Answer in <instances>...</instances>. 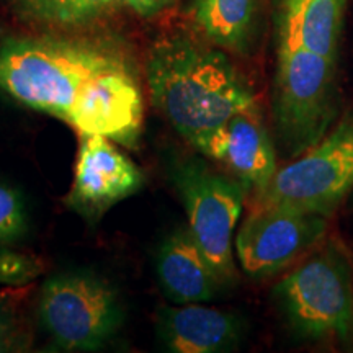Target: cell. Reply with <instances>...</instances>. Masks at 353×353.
Wrapping results in <instances>:
<instances>
[{
	"instance_id": "6da1fadb",
	"label": "cell",
	"mask_w": 353,
	"mask_h": 353,
	"mask_svg": "<svg viewBox=\"0 0 353 353\" xmlns=\"http://www.w3.org/2000/svg\"><path fill=\"white\" fill-rule=\"evenodd\" d=\"M0 88L82 134L134 144L143 95L125 57L85 41L19 38L0 44Z\"/></svg>"
},
{
	"instance_id": "7a4b0ae2",
	"label": "cell",
	"mask_w": 353,
	"mask_h": 353,
	"mask_svg": "<svg viewBox=\"0 0 353 353\" xmlns=\"http://www.w3.org/2000/svg\"><path fill=\"white\" fill-rule=\"evenodd\" d=\"M145 77L154 107L193 145L255 107L252 90L228 57L182 33L152 44Z\"/></svg>"
},
{
	"instance_id": "3957f363",
	"label": "cell",
	"mask_w": 353,
	"mask_h": 353,
	"mask_svg": "<svg viewBox=\"0 0 353 353\" xmlns=\"http://www.w3.org/2000/svg\"><path fill=\"white\" fill-rule=\"evenodd\" d=\"M273 114L285 154L294 159L319 143L339 114L335 59L294 46H280Z\"/></svg>"
},
{
	"instance_id": "277c9868",
	"label": "cell",
	"mask_w": 353,
	"mask_h": 353,
	"mask_svg": "<svg viewBox=\"0 0 353 353\" xmlns=\"http://www.w3.org/2000/svg\"><path fill=\"white\" fill-rule=\"evenodd\" d=\"M353 272L335 242L317 250L278 285L291 325L304 337L347 341L353 330Z\"/></svg>"
},
{
	"instance_id": "5b68a950",
	"label": "cell",
	"mask_w": 353,
	"mask_h": 353,
	"mask_svg": "<svg viewBox=\"0 0 353 353\" xmlns=\"http://www.w3.org/2000/svg\"><path fill=\"white\" fill-rule=\"evenodd\" d=\"M353 190V110L319 143L278 169L255 205L290 206L330 218Z\"/></svg>"
},
{
	"instance_id": "8992f818",
	"label": "cell",
	"mask_w": 353,
	"mask_h": 353,
	"mask_svg": "<svg viewBox=\"0 0 353 353\" xmlns=\"http://www.w3.org/2000/svg\"><path fill=\"white\" fill-rule=\"evenodd\" d=\"M39 316L64 350H97L121 324L118 298L107 281L90 273H63L46 281Z\"/></svg>"
},
{
	"instance_id": "52a82bcc",
	"label": "cell",
	"mask_w": 353,
	"mask_h": 353,
	"mask_svg": "<svg viewBox=\"0 0 353 353\" xmlns=\"http://www.w3.org/2000/svg\"><path fill=\"white\" fill-rule=\"evenodd\" d=\"M188 229L221 283L234 278L232 239L244 206V185L203 162H187L175 174Z\"/></svg>"
},
{
	"instance_id": "ba28073f",
	"label": "cell",
	"mask_w": 353,
	"mask_h": 353,
	"mask_svg": "<svg viewBox=\"0 0 353 353\" xmlns=\"http://www.w3.org/2000/svg\"><path fill=\"white\" fill-rule=\"evenodd\" d=\"M329 218L280 205H254L236 236L242 270L267 276L283 270L312 249L327 231Z\"/></svg>"
},
{
	"instance_id": "9c48e42d",
	"label": "cell",
	"mask_w": 353,
	"mask_h": 353,
	"mask_svg": "<svg viewBox=\"0 0 353 353\" xmlns=\"http://www.w3.org/2000/svg\"><path fill=\"white\" fill-rule=\"evenodd\" d=\"M143 174L113 139L82 134L69 201L85 214H101L143 187Z\"/></svg>"
},
{
	"instance_id": "30bf717a",
	"label": "cell",
	"mask_w": 353,
	"mask_h": 353,
	"mask_svg": "<svg viewBox=\"0 0 353 353\" xmlns=\"http://www.w3.org/2000/svg\"><path fill=\"white\" fill-rule=\"evenodd\" d=\"M219 162L244 188L260 193L278 170L276 154L257 107L242 110L195 144Z\"/></svg>"
},
{
	"instance_id": "8fae6325",
	"label": "cell",
	"mask_w": 353,
	"mask_h": 353,
	"mask_svg": "<svg viewBox=\"0 0 353 353\" xmlns=\"http://www.w3.org/2000/svg\"><path fill=\"white\" fill-rule=\"evenodd\" d=\"M157 275L176 304L210 301L221 285L188 228L176 229L164 241L157 255Z\"/></svg>"
},
{
	"instance_id": "7c38bea8",
	"label": "cell",
	"mask_w": 353,
	"mask_h": 353,
	"mask_svg": "<svg viewBox=\"0 0 353 353\" xmlns=\"http://www.w3.org/2000/svg\"><path fill=\"white\" fill-rule=\"evenodd\" d=\"M159 325L167 348L176 353L229 350L239 337V324L234 316L200 303L164 309Z\"/></svg>"
},
{
	"instance_id": "4fadbf2b",
	"label": "cell",
	"mask_w": 353,
	"mask_h": 353,
	"mask_svg": "<svg viewBox=\"0 0 353 353\" xmlns=\"http://www.w3.org/2000/svg\"><path fill=\"white\" fill-rule=\"evenodd\" d=\"M347 0H283L280 46L304 48L322 56H337Z\"/></svg>"
},
{
	"instance_id": "5bb4252c",
	"label": "cell",
	"mask_w": 353,
	"mask_h": 353,
	"mask_svg": "<svg viewBox=\"0 0 353 353\" xmlns=\"http://www.w3.org/2000/svg\"><path fill=\"white\" fill-rule=\"evenodd\" d=\"M257 0H193V19L211 43L232 51L249 41Z\"/></svg>"
},
{
	"instance_id": "9a60e30c",
	"label": "cell",
	"mask_w": 353,
	"mask_h": 353,
	"mask_svg": "<svg viewBox=\"0 0 353 353\" xmlns=\"http://www.w3.org/2000/svg\"><path fill=\"white\" fill-rule=\"evenodd\" d=\"M120 0H25L23 8L34 19L61 25H79L112 12Z\"/></svg>"
},
{
	"instance_id": "2e32d148",
	"label": "cell",
	"mask_w": 353,
	"mask_h": 353,
	"mask_svg": "<svg viewBox=\"0 0 353 353\" xmlns=\"http://www.w3.org/2000/svg\"><path fill=\"white\" fill-rule=\"evenodd\" d=\"M26 229L23 203L12 188L0 183V241L19 239Z\"/></svg>"
},
{
	"instance_id": "e0dca14e",
	"label": "cell",
	"mask_w": 353,
	"mask_h": 353,
	"mask_svg": "<svg viewBox=\"0 0 353 353\" xmlns=\"http://www.w3.org/2000/svg\"><path fill=\"white\" fill-rule=\"evenodd\" d=\"M41 272L37 259L0 250V286H21L34 280Z\"/></svg>"
},
{
	"instance_id": "ac0fdd59",
	"label": "cell",
	"mask_w": 353,
	"mask_h": 353,
	"mask_svg": "<svg viewBox=\"0 0 353 353\" xmlns=\"http://www.w3.org/2000/svg\"><path fill=\"white\" fill-rule=\"evenodd\" d=\"M20 345L17 322L6 307L0 306V352H10Z\"/></svg>"
},
{
	"instance_id": "d6986e66",
	"label": "cell",
	"mask_w": 353,
	"mask_h": 353,
	"mask_svg": "<svg viewBox=\"0 0 353 353\" xmlns=\"http://www.w3.org/2000/svg\"><path fill=\"white\" fill-rule=\"evenodd\" d=\"M136 13L143 17L156 15L161 10H164L167 6H170L172 0H120Z\"/></svg>"
},
{
	"instance_id": "ffe728a7",
	"label": "cell",
	"mask_w": 353,
	"mask_h": 353,
	"mask_svg": "<svg viewBox=\"0 0 353 353\" xmlns=\"http://www.w3.org/2000/svg\"><path fill=\"white\" fill-rule=\"evenodd\" d=\"M15 2H19L20 6H23V2H25V0H15Z\"/></svg>"
}]
</instances>
